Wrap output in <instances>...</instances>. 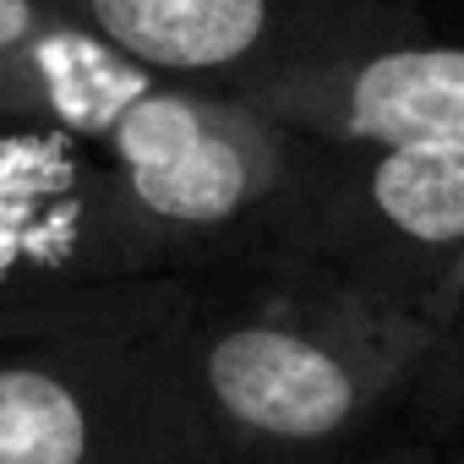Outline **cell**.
Masks as SVG:
<instances>
[{
    "instance_id": "obj_1",
    "label": "cell",
    "mask_w": 464,
    "mask_h": 464,
    "mask_svg": "<svg viewBox=\"0 0 464 464\" xmlns=\"http://www.w3.org/2000/svg\"><path fill=\"white\" fill-rule=\"evenodd\" d=\"M191 355L241 464H344L437 372L420 312L312 279H191Z\"/></svg>"
},
{
    "instance_id": "obj_2",
    "label": "cell",
    "mask_w": 464,
    "mask_h": 464,
    "mask_svg": "<svg viewBox=\"0 0 464 464\" xmlns=\"http://www.w3.org/2000/svg\"><path fill=\"white\" fill-rule=\"evenodd\" d=\"M0 464H241L191 355V279L0 306Z\"/></svg>"
},
{
    "instance_id": "obj_3",
    "label": "cell",
    "mask_w": 464,
    "mask_h": 464,
    "mask_svg": "<svg viewBox=\"0 0 464 464\" xmlns=\"http://www.w3.org/2000/svg\"><path fill=\"white\" fill-rule=\"evenodd\" d=\"M159 279L279 268L323 142L236 93L159 82L93 148Z\"/></svg>"
},
{
    "instance_id": "obj_4",
    "label": "cell",
    "mask_w": 464,
    "mask_h": 464,
    "mask_svg": "<svg viewBox=\"0 0 464 464\" xmlns=\"http://www.w3.org/2000/svg\"><path fill=\"white\" fill-rule=\"evenodd\" d=\"M464 252V148H323L268 274L334 279L415 312Z\"/></svg>"
},
{
    "instance_id": "obj_5",
    "label": "cell",
    "mask_w": 464,
    "mask_h": 464,
    "mask_svg": "<svg viewBox=\"0 0 464 464\" xmlns=\"http://www.w3.org/2000/svg\"><path fill=\"white\" fill-rule=\"evenodd\" d=\"M142 72L202 93H257L312 61L420 34L410 0H55Z\"/></svg>"
},
{
    "instance_id": "obj_6",
    "label": "cell",
    "mask_w": 464,
    "mask_h": 464,
    "mask_svg": "<svg viewBox=\"0 0 464 464\" xmlns=\"http://www.w3.org/2000/svg\"><path fill=\"white\" fill-rule=\"evenodd\" d=\"M159 279L110 164L55 131L0 121V306Z\"/></svg>"
},
{
    "instance_id": "obj_7",
    "label": "cell",
    "mask_w": 464,
    "mask_h": 464,
    "mask_svg": "<svg viewBox=\"0 0 464 464\" xmlns=\"http://www.w3.org/2000/svg\"><path fill=\"white\" fill-rule=\"evenodd\" d=\"M323 148H464V44L420 34L312 61L246 93Z\"/></svg>"
},
{
    "instance_id": "obj_8",
    "label": "cell",
    "mask_w": 464,
    "mask_h": 464,
    "mask_svg": "<svg viewBox=\"0 0 464 464\" xmlns=\"http://www.w3.org/2000/svg\"><path fill=\"white\" fill-rule=\"evenodd\" d=\"M153 88V72L55 12V23L0 72V121L99 148L115 121Z\"/></svg>"
},
{
    "instance_id": "obj_9",
    "label": "cell",
    "mask_w": 464,
    "mask_h": 464,
    "mask_svg": "<svg viewBox=\"0 0 464 464\" xmlns=\"http://www.w3.org/2000/svg\"><path fill=\"white\" fill-rule=\"evenodd\" d=\"M420 323L437 334V372L426 382V393L442 399H464V252L442 268V279L415 301Z\"/></svg>"
},
{
    "instance_id": "obj_10",
    "label": "cell",
    "mask_w": 464,
    "mask_h": 464,
    "mask_svg": "<svg viewBox=\"0 0 464 464\" xmlns=\"http://www.w3.org/2000/svg\"><path fill=\"white\" fill-rule=\"evenodd\" d=\"M50 23H55V0H0V72H6Z\"/></svg>"
},
{
    "instance_id": "obj_11",
    "label": "cell",
    "mask_w": 464,
    "mask_h": 464,
    "mask_svg": "<svg viewBox=\"0 0 464 464\" xmlns=\"http://www.w3.org/2000/svg\"><path fill=\"white\" fill-rule=\"evenodd\" d=\"M344 464H448V459H442V453H431V448H415V442H404V448L355 453V459H344Z\"/></svg>"
}]
</instances>
